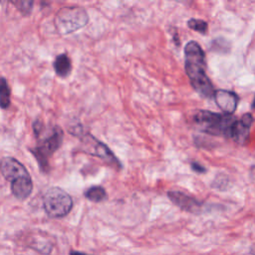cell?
<instances>
[{
    "instance_id": "cell-1",
    "label": "cell",
    "mask_w": 255,
    "mask_h": 255,
    "mask_svg": "<svg viewBox=\"0 0 255 255\" xmlns=\"http://www.w3.org/2000/svg\"><path fill=\"white\" fill-rule=\"evenodd\" d=\"M185 72L193 89L204 98H212L215 90L205 73L204 52L195 41H189L184 47Z\"/></svg>"
},
{
    "instance_id": "cell-2",
    "label": "cell",
    "mask_w": 255,
    "mask_h": 255,
    "mask_svg": "<svg viewBox=\"0 0 255 255\" xmlns=\"http://www.w3.org/2000/svg\"><path fill=\"white\" fill-rule=\"evenodd\" d=\"M89 22V15L83 7L67 6L63 7L55 15L54 25L57 31L62 35L73 33Z\"/></svg>"
},
{
    "instance_id": "cell-3",
    "label": "cell",
    "mask_w": 255,
    "mask_h": 255,
    "mask_svg": "<svg viewBox=\"0 0 255 255\" xmlns=\"http://www.w3.org/2000/svg\"><path fill=\"white\" fill-rule=\"evenodd\" d=\"M194 121L201 125L202 129L207 133L230 136L232 126L236 120L230 115L199 111L194 116Z\"/></svg>"
},
{
    "instance_id": "cell-4",
    "label": "cell",
    "mask_w": 255,
    "mask_h": 255,
    "mask_svg": "<svg viewBox=\"0 0 255 255\" xmlns=\"http://www.w3.org/2000/svg\"><path fill=\"white\" fill-rule=\"evenodd\" d=\"M71 132L81 138L85 152L101 158L115 168H122V162L104 142L100 141L89 132H83L82 129L79 130L78 128H75V130H71Z\"/></svg>"
},
{
    "instance_id": "cell-5",
    "label": "cell",
    "mask_w": 255,
    "mask_h": 255,
    "mask_svg": "<svg viewBox=\"0 0 255 255\" xmlns=\"http://www.w3.org/2000/svg\"><path fill=\"white\" fill-rule=\"evenodd\" d=\"M46 213L53 218L66 216L73 207L72 197L60 187L49 188L43 196Z\"/></svg>"
},
{
    "instance_id": "cell-6",
    "label": "cell",
    "mask_w": 255,
    "mask_h": 255,
    "mask_svg": "<svg viewBox=\"0 0 255 255\" xmlns=\"http://www.w3.org/2000/svg\"><path fill=\"white\" fill-rule=\"evenodd\" d=\"M64 137L63 129L59 127L53 128L52 133L44 138V140L34 148H30L31 152L36 157L38 164L43 172H48L50 169L49 159L54 152L61 146Z\"/></svg>"
},
{
    "instance_id": "cell-7",
    "label": "cell",
    "mask_w": 255,
    "mask_h": 255,
    "mask_svg": "<svg viewBox=\"0 0 255 255\" xmlns=\"http://www.w3.org/2000/svg\"><path fill=\"white\" fill-rule=\"evenodd\" d=\"M0 172L5 179L13 182L21 177L30 176L26 167L16 158L6 156L0 161Z\"/></svg>"
},
{
    "instance_id": "cell-8",
    "label": "cell",
    "mask_w": 255,
    "mask_h": 255,
    "mask_svg": "<svg viewBox=\"0 0 255 255\" xmlns=\"http://www.w3.org/2000/svg\"><path fill=\"white\" fill-rule=\"evenodd\" d=\"M167 196L172 203H174L176 206H178L180 209L184 211L191 212L194 214H198L199 212H201L202 203L184 192L170 190L167 192Z\"/></svg>"
},
{
    "instance_id": "cell-9",
    "label": "cell",
    "mask_w": 255,
    "mask_h": 255,
    "mask_svg": "<svg viewBox=\"0 0 255 255\" xmlns=\"http://www.w3.org/2000/svg\"><path fill=\"white\" fill-rule=\"evenodd\" d=\"M213 98L217 107L225 115H231L236 111L239 98L235 93L227 90H215Z\"/></svg>"
},
{
    "instance_id": "cell-10",
    "label": "cell",
    "mask_w": 255,
    "mask_h": 255,
    "mask_svg": "<svg viewBox=\"0 0 255 255\" xmlns=\"http://www.w3.org/2000/svg\"><path fill=\"white\" fill-rule=\"evenodd\" d=\"M254 122V118L251 114H244L239 121H235L232 126L230 137H232L236 142L243 144L246 142L250 128Z\"/></svg>"
},
{
    "instance_id": "cell-11",
    "label": "cell",
    "mask_w": 255,
    "mask_h": 255,
    "mask_svg": "<svg viewBox=\"0 0 255 255\" xmlns=\"http://www.w3.org/2000/svg\"><path fill=\"white\" fill-rule=\"evenodd\" d=\"M33 190V182L31 176L21 177L11 182V191L13 195L20 200L26 199Z\"/></svg>"
},
{
    "instance_id": "cell-12",
    "label": "cell",
    "mask_w": 255,
    "mask_h": 255,
    "mask_svg": "<svg viewBox=\"0 0 255 255\" xmlns=\"http://www.w3.org/2000/svg\"><path fill=\"white\" fill-rule=\"evenodd\" d=\"M53 67H54L56 74L59 77L66 78L70 75V73L72 71L71 59L69 58V56L67 54H60L54 60Z\"/></svg>"
},
{
    "instance_id": "cell-13",
    "label": "cell",
    "mask_w": 255,
    "mask_h": 255,
    "mask_svg": "<svg viewBox=\"0 0 255 255\" xmlns=\"http://www.w3.org/2000/svg\"><path fill=\"white\" fill-rule=\"evenodd\" d=\"M85 196L94 202H101L108 198L106 189L101 185H94L85 191Z\"/></svg>"
},
{
    "instance_id": "cell-14",
    "label": "cell",
    "mask_w": 255,
    "mask_h": 255,
    "mask_svg": "<svg viewBox=\"0 0 255 255\" xmlns=\"http://www.w3.org/2000/svg\"><path fill=\"white\" fill-rule=\"evenodd\" d=\"M11 91L8 86L7 80L3 77H0V108L1 109H8L11 100H10Z\"/></svg>"
},
{
    "instance_id": "cell-15",
    "label": "cell",
    "mask_w": 255,
    "mask_h": 255,
    "mask_svg": "<svg viewBox=\"0 0 255 255\" xmlns=\"http://www.w3.org/2000/svg\"><path fill=\"white\" fill-rule=\"evenodd\" d=\"M187 26L188 28L199 32L201 34H205L208 28V24L207 22H205L204 20L201 19H195V18H191L187 21Z\"/></svg>"
},
{
    "instance_id": "cell-16",
    "label": "cell",
    "mask_w": 255,
    "mask_h": 255,
    "mask_svg": "<svg viewBox=\"0 0 255 255\" xmlns=\"http://www.w3.org/2000/svg\"><path fill=\"white\" fill-rule=\"evenodd\" d=\"M13 4L20 10L24 15L30 14L33 6V1H16Z\"/></svg>"
},
{
    "instance_id": "cell-17",
    "label": "cell",
    "mask_w": 255,
    "mask_h": 255,
    "mask_svg": "<svg viewBox=\"0 0 255 255\" xmlns=\"http://www.w3.org/2000/svg\"><path fill=\"white\" fill-rule=\"evenodd\" d=\"M191 168H192L194 171L200 172V173H203V172L206 171L205 167H203L202 165H200V164L197 163V162H191Z\"/></svg>"
},
{
    "instance_id": "cell-18",
    "label": "cell",
    "mask_w": 255,
    "mask_h": 255,
    "mask_svg": "<svg viewBox=\"0 0 255 255\" xmlns=\"http://www.w3.org/2000/svg\"><path fill=\"white\" fill-rule=\"evenodd\" d=\"M70 255H88V254H85V253H81L79 251H72L70 253Z\"/></svg>"
},
{
    "instance_id": "cell-19",
    "label": "cell",
    "mask_w": 255,
    "mask_h": 255,
    "mask_svg": "<svg viewBox=\"0 0 255 255\" xmlns=\"http://www.w3.org/2000/svg\"><path fill=\"white\" fill-rule=\"evenodd\" d=\"M250 253H251V255H255V244H253V245L251 246V248H250Z\"/></svg>"
},
{
    "instance_id": "cell-20",
    "label": "cell",
    "mask_w": 255,
    "mask_h": 255,
    "mask_svg": "<svg viewBox=\"0 0 255 255\" xmlns=\"http://www.w3.org/2000/svg\"><path fill=\"white\" fill-rule=\"evenodd\" d=\"M251 108H252V109H255V96H254V99H253V102H252Z\"/></svg>"
}]
</instances>
